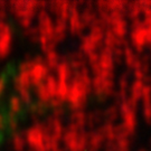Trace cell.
<instances>
[{
	"instance_id": "6da1fadb",
	"label": "cell",
	"mask_w": 151,
	"mask_h": 151,
	"mask_svg": "<svg viewBox=\"0 0 151 151\" xmlns=\"http://www.w3.org/2000/svg\"><path fill=\"white\" fill-rule=\"evenodd\" d=\"M1 140H2V128L0 125V143H1Z\"/></svg>"
}]
</instances>
